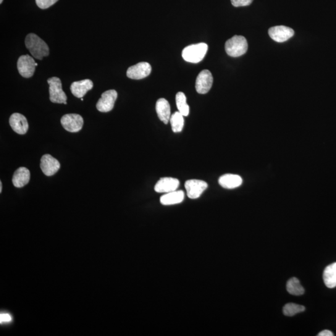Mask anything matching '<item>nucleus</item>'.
Segmentation results:
<instances>
[{"mask_svg": "<svg viewBox=\"0 0 336 336\" xmlns=\"http://www.w3.org/2000/svg\"><path fill=\"white\" fill-rule=\"evenodd\" d=\"M225 49L228 56L233 57H240L247 51V41L243 36H233L225 43Z\"/></svg>", "mask_w": 336, "mask_h": 336, "instance_id": "f03ea898", "label": "nucleus"}, {"mask_svg": "<svg viewBox=\"0 0 336 336\" xmlns=\"http://www.w3.org/2000/svg\"><path fill=\"white\" fill-rule=\"evenodd\" d=\"M319 336H333L334 334L329 330H322L321 332H319L318 335Z\"/></svg>", "mask_w": 336, "mask_h": 336, "instance_id": "cd10ccee", "label": "nucleus"}, {"mask_svg": "<svg viewBox=\"0 0 336 336\" xmlns=\"http://www.w3.org/2000/svg\"><path fill=\"white\" fill-rule=\"evenodd\" d=\"M3 1H4V0H0V4H2V2H3Z\"/></svg>", "mask_w": 336, "mask_h": 336, "instance_id": "c756f323", "label": "nucleus"}, {"mask_svg": "<svg viewBox=\"0 0 336 336\" xmlns=\"http://www.w3.org/2000/svg\"><path fill=\"white\" fill-rule=\"evenodd\" d=\"M287 290L291 295L300 296L303 295L304 290L302 287L300 281L296 278L289 280L287 284Z\"/></svg>", "mask_w": 336, "mask_h": 336, "instance_id": "412c9836", "label": "nucleus"}, {"mask_svg": "<svg viewBox=\"0 0 336 336\" xmlns=\"http://www.w3.org/2000/svg\"><path fill=\"white\" fill-rule=\"evenodd\" d=\"M184 199H185V193L183 191L177 190L162 196L160 198V203L164 206H172L182 203Z\"/></svg>", "mask_w": 336, "mask_h": 336, "instance_id": "6ab92c4d", "label": "nucleus"}, {"mask_svg": "<svg viewBox=\"0 0 336 336\" xmlns=\"http://www.w3.org/2000/svg\"><path fill=\"white\" fill-rule=\"evenodd\" d=\"M185 188L189 198L198 199L207 190L208 185L204 181L191 180L185 183Z\"/></svg>", "mask_w": 336, "mask_h": 336, "instance_id": "6e6552de", "label": "nucleus"}, {"mask_svg": "<svg viewBox=\"0 0 336 336\" xmlns=\"http://www.w3.org/2000/svg\"><path fill=\"white\" fill-rule=\"evenodd\" d=\"M26 48L31 52L34 57L42 60L44 57L49 54V47L43 39L34 33H30L25 39Z\"/></svg>", "mask_w": 336, "mask_h": 336, "instance_id": "f257e3e1", "label": "nucleus"}, {"mask_svg": "<svg viewBox=\"0 0 336 336\" xmlns=\"http://www.w3.org/2000/svg\"><path fill=\"white\" fill-rule=\"evenodd\" d=\"M213 83V77L209 70H203L199 73L196 81V89L198 93L206 94L211 90Z\"/></svg>", "mask_w": 336, "mask_h": 336, "instance_id": "9d476101", "label": "nucleus"}, {"mask_svg": "<svg viewBox=\"0 0 336 336\" xmlns=\"http://www.w3.org/2000/svg\"><path fill=\"white\" fill-rule=\"evenodd\" d=\"M40 166L44 175L51 177L58 172L60 164L58 160L46 154L41 157Z\"/></svg>", "mask_w": 336, "mask_h": 336, "instance_id": "f8f14e48", "label": "nucleus"}, {"mask_svg": "<svg viewBox=\"0 0 336 336\" xmlns=\"http://www.w3.org/2000/svg\"><path fill=\"white\" fill-rule=\"evenodd\" d=\"M323 280L327 288L336 287V262L325 268L323 273Z\"/></svg>", "mask_w": 336, "mask_h": 336, "instance_id": "aec40b11", "label": "nucleus"}, {"mask_svg": "<svg viewBox=\"0 0 336 336\" xmlns=\"http://www.w3.org/2000/svg\"><path fill=\"white\" fill-rule=\"evenodd\" d=\"M176 102L178 109L184 117H187L190 114V107L186 102V97L183 93H178L176 96Z\"/></svg>", "mask_w": 336, "mask_h": 336, "instance_id": "4be33fe9", "label": "nucleus"}, {"mask_svg": "<svg viewBox=\"0 0 336 336\" xmlns=\"http://www.w3.org/2000/svg\"><path fill=\"white\" fill-rule=\"evenodd\" d=\"M180 186L179 180L173 178H161L154 186V191L158 193H168L177 191Z\"/></svg>", "mask_w": 336, "mask_h": 336, "instance_id": "4468645a", "label": "nucleus"}, {"mask_svg": "<svg viewBox=\"0 0 336 336\" xmlns=\"http://www.w3.org/2000/svg\"><path fill=\"white\" fill-rule=\"evenodd\" d=\"M30 180V170L25 167L18 168L13 176L12 182L16 188H21L28 185Z\"/></svg>", "mask_w": 336, "mask_h": 336, "instance_id": "dca6fc26", "label": "nucleus"}, {"mask_svg": "<svg viewBox=\"0 0 336 336\" xmlns=\"http://www.w3.org/2000/svg\"><path fill=\"white\" fill-rule=\"evenodd\" d=\"M243 180L240 176L232 174H226L222 176L219 180V183L222 188L225 189L237 188L242 184Z\"/></svg>", "mask_w": 336, "mask_h": 336, "instance_id": "a211bd4d", "label": "nucleus"}, {"mask_svg": "<svg viewBox=\"0 0 336 336\" xmlns=\"http://www.w3.org/2000/svg\"><path fill=\"white\" fill-rule=\"evenodd\" d=\"M49 99L52 103L67 104L66 94L62 91L61 80L60 78L53 77L49 78Z\"/></svg>", "mask_w": 336, "mask_h": 336, "instance_id": "20e7f679", "label": "nucleus"}, {"mask_svg": "<svg viewBox=\"0 0 336 336\" xmlns=\"http://www.w3.org/2000/svg\"><path fill=\"white\" fill-rule=\"evenodd\" d=\"M269 34L273 40L278 43H284L294 36L295 31L285 26H274L270 29Z\"/></svg>", "mask_w": 336, "mask_h": 336, "instance_id": "9b49d317", "label": "nucleus"}, {"mask_svg": "<svg viewBox=\"0 0 336 336\" xmlns=\"http://www.w3.org/2000/svg\"><path fill=\"white\" fill-rule=\"evenodd\" d=\"M80 99H81V101H83V98H81Z\"/></svg>", "mask_w": 336, "mask_h": 336, "instance_id": "7c9ffc66", "label": "nucleus"}, {"mask_svg": "<svg viewBox=\"0 0 336 336\" xmlns=\"http://www.w3.org/2000/svg\"><path fill=\"white\" fill-rule=\"evenodd\" d=\"M254 0H231V3L233 7H240L248 6Z\"/></svg>", "mask_w": 336, "mask_h": 336, "instance_id": "a878e982", "label": "nucleus"}, {"mask_svg": "<svg viewBox=\"0 0 336 336\" xmlns=\"http://www.w3.org/2000/svg\"><path fill=\"white\" fill-rule=\"evenodd\" d=\"M12 316L9 313H2L0 314V323H10L12 321Z\"/></svg>", "mask_w": 336, "mask_h": 336, "instance_id": "bb28decb", "label": "nucleus"}, {"mask_svg": "<svg viewBox=\"0 0 336 336\" xmlns=\"http://www.w3.org/2000/svg\"><path fill=\"white\" fill-rule=\"evenodd\" d=\"M208 50L206 43H199L186 47L183 50L182 56L184 60L188 62L198 63L203 60Z\"/></svg>", "mask_w": 336, "mask_h": 336, "instance_id": "7ed1b4c3", "label": "nucleus"}, {"mask_svg": "<svg viewBox=\"0 0 336 336\" xmlns=\"http://www.w3.org/2000/svg\"><path fill=\"white\" fill-rule=\"evenodd\" d=\"M60 122L65 130L71 133L79 132L83 125V118L80 115L75 114L64 115Z\"/></svg>", "mask_w": 336, "mask_h": 336, "instance_id": "423d86ee", "label": "nucleus"}, {"mask_svg": "<svg viewBox=\"0 0 336 336\" xmlns=\"http://www.w3.org/2000/svg\"><path fill=\"white\" fill-rule=\"evenodd\" d=\"M2 192V182L0 181V193Z\"/></svg>", "mask_w": 336, "mask_h": 336, "instance_id": "c85d7f7f", "label": "nucleus"}, {"mask_svg": "<svg viewBox=\"0 0 336 336\" xmlns=\"http://www.w3.org/2000/svg\"><path fill=\"white\" fill-rule=\"evenodd\" d=\"M116 91L109 90L102 94L101 98L97 102L96 107L101 112H109L114 109L115 102L117 99Z\"/></svg>", "mask_w": 336, "mask_h": 336, "instance_id": "0eeeda50", "label": "nucleus"}, {"mask_svg": "<svg viewBox=\"0 0 336 336\" xmlns=\"http://www.w3.org/2000/svg\"><path fill=\"white\" fill-rule=\"evenodd\" d=\"M9 123L13 130L20 135H25L28 132V120L24 115L19 113L13 114L10 118Z\"/></svg>", "mask_w": 336, "mask_h": 336, "instance_id": "ddd939ff", "label": "nucleus"}, {"mask_svg": "<svg viewBox=\"0 0 336 336\" xmlns=\"http://www.w3.org/2000/svg\"><path fill=\"white\" fill-rule=\"evenodd\" d=\"M156 110L160 120L162 121L164 124H167L171 118V108L169 102L163 98L157 100Z\"/></svg>", "mask_w": 336, "mask_h": 336, "instance_id": "f3484780", "label": "nucleus"}, {"mask_svg": "<svg viewBox=\"0 0 336 336\" xmlns=\"http://www.w3.org/2000/svg\"><path fill=\"white\" fill-rule=\"evenodd\" d=\"M171 125L172 130L175 133H179L183 130L184 127V116L180 112H176L170 118Z\"/></svg>", "mask_w": 336, "mask_h": 336, "instance_id": "5701e85b", "label": "nucleus"}, {"mask_svg": "<svg viewBox=\"0 0 336 336\" xmlns=\"http://www.w3.org/2000/svg\"><path fill=\"white\" fill-rule=\"evenodd\" d=\"M305 311V307L295 303H288L283 307V312L285 316H293Z\"/></svg>", "mask_w": 336, "mask_h": 336, "instance_id": "b1692460", "label": "nucleus"}, {"mask_svg": "<svg viewBox=\"0 0 336 336\" xmlns=\"http://www.w3.org/2000/svg\"><path fill=\"white\" fill-rule=\"evenodd\" d=\"M93 81L85 79L73 82L70 86V91L73 96L77 98H82L89 91L93 88Z\"/></svg>", "mask_w": 336, "mask_h": 336, "instance_id": "2eb2a0df", "label": "nucleus"}, {"mask_svg": "<svg viewBox=\"0 0 336 336\" xmlns=\"http://www.w3.org/2000/svg\"><path fill=\"white\" fill-rule=\"evenodd\" d=\"M151 72V65L148 62H141L128 68L127 75L132 79L140 80L148 77Z\"/></svg>", "mask_w": 336, "mask_h": 336, "instance_id": "1a4fd4ad", "label": "nucleus"}, {"mask_svg": "<svg viewBox=\"0 0 336 336\" xmlns=\"http://www.w3.org/2000/svg\"><path fill=\"white\" fill-rule=\"evenodd\" d=\"M58 0H36V5L41 9H47L56 4Z\"/></svg>", "mask_w": 336, "mask_h": 336, "instance_id": "393cba45", "label": "nucleus"}, {"mask_svg": "<svg viewBox=\"0 0 336 336\" xmlns=\"http://www.w3.org/2000/svg\"><path fill=\"white\" fill-rule=\"evenodd\" d=\"M38 64L36 63L32 57L29 55H24L19 57L17 62L18 71L22 77L30 78L35 72L36 67Z\"/></svg>", "mask_w": 336, "mask_h": 336, "instance_id": "39448f33", "label": "nucleus"}]
</instances>
